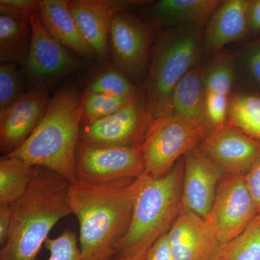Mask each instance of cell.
I'll list each match as a JSON object with an SVG mask.
<instances>
[{
  "mask_svg": "<svg viewBox=\"0 0 260 260\" xmlns=\"http://www.w3.org/2000/svg\"><path fill=\"white\" fill-rule=\"evenodd\" d=\"M245 178L246 184L260 214V156L246 174Z\"/></svg>",
  "mask_w": 260,
  "mask_h": 260,
  "instance_id": "obj_31",
  "label": "cell"
},
{
  "mask_svg": "<svg viewBox=\"0 0 260 260\" xmlns=\"http://www.w3.org/2000/svg\"><path fill=\"white\" fill-rule=\"evenodd\" d=\"M199 148L229 174L246 175L260 156V140L229 123L208 133Z\"/></svg>",
  "mask_w": 260,
  "mask_h": 260,
  "instance_id": "obj_14",
  "label": "cell"
},
{
  "mask_svg": "<svg viewBox=\"0 0 260 260\" xmlns=\"http://www.w3.org/2000/svg\"><path fill=\"white\" fill-rule=\"evenodd\" d=\"M44 247L49 251L48 260H84L75 232L66 229L56 238H48Z\"/></svg>",
  "mask_w": 260,
  "mask_h": 260,
  "instance_id": "obj_29",
  "label": "cell"
},
{
  "mask_svg": "<svg viewBox=\"0 0 260 260\" xmlns=\"http://www.w3.org/2000/svg\"><path fill=\"white\" fill-rule=\"evenodd\" d=\"M17 66L14 63H1L0 65V112L27 91Z\"/></svg>",
  "mask_w": 260,
  "mask_h": 260,
  "instance_id": "obj_28",
  "label": "cell"
},
{
  "mask_svg": "<svg viewBox=\"0 0 260 260\" xmlns=\"http://www.w3.org/2000/svg\"><path fill=\"white\" fill-rule=\"evenodd\" d=\"M39 5V0H1L0 11L30 18L32 15L38 13Z\"/></svg>",
  "mask_w": 260,
  "mask_h": 260,
  "instance_id": "obj_30",
  "label": "cell"
},
{
  "mask_svg": "<svg viewBox=\"0 0 260 260\" xmlns=\"http://www.w3.org/2000/svg\"><path fill=\"white\" fill-rule=\"evenodd\" d=\"M84 95L73 86L60 89L49 101L36 129L9 156L78 182L77 149L83 124Z\"/></svg>",
  "mask_w": 260,
  "mask_h": 260,
  "instance_id": "obj_2",
  "label": "cell"
},
{
  "mask_svg": "<svg viewBox=\"0 0 260 260\" xmlns=\"http://www.w3.org/2000/svg\"><path fill=\"white\" fill-rule=\"evenodd\" d=\"M32 29L30 18L0 11V61L23 66L28 56Z\"/></svg>",
  "mask_w": 260,
  "mask_h": 260,
  "instance_id": "obj_21",
  "label": "cell"
},
{
  "mask_svg": "<svg viewBox=\"0 0 260 260\" xmlns=\"http://www.w3.org/2000/svg\"><path fill=\"white\" fill-rule=\"evenodd\" d=\"M234 78L235 60L232 56H215L203 70L204 119L208 133L228 123Z\"/></svg>",
  "mask_w": 260,
  "mask_h": 260,
  "instance_id": "obj_17",
  "label": "cell"
},
{
  "mask_svg": "<svg viewBox=\"0 0 260 260\" xmlns=\"http://www.w3.org/2000/svg\"><path fill=\"white\" fill-rule=\"evenodd\" d=\"M209 260H260V214L240 235L220 244Z\"/></svg>",
  "mask_w": 260,
  "mask_h": 260,
  "instance_id": "obj_24",
  "label": "cell"
},
{
  "mask_svg": "<svg viewBox=\"0 0 260 260\" xmlns=\"http://www.w3.org/2000/svg\"><path fill=\"white\" fill-rule=\"evenodd\" d=\"M203 42L199 24L172 27L158 38L151 53L143 92L151 125L172 114L174 89L198 63Z\"/></svg>",
  "mask_w": 260,
  "mask_h": 260,
  "instance_id": "obj_5",
  "label": "cell"
},
{
  "mask_svg": "<svg viewBox=\"0 0 260 260\" xmlns=\"http://www.w3.org/2000/svg\"><path fill=\"white\" fill-rule=\"evenodd\" d=\"M112 260H133V259H126V258L121 257V256H114V259H113Z\"/></svg>",
  "mask_w": 260,
  "mask_h": 260,
  "instance_id": "obj_36",
  "label": "cell"
},
{
  "mask_svg": "<svg viewBox=\"0 0 260 260\" xmlns=\"http://www.w3.org/2000/svg\"><path fill=\"white\" fill-rule=\"evenodd\" d=\"M247 20L250 30H260V0L249 1Z\"/></svg>",
  "mask_w": 260,
  "mask_h": 260,
  "instance_id": "obj_35",
  "label": "cell"
},
{
  "mask_svg": "<svg viewBox=\"0 0 260 260\" xmlns=\"http://www.w3.org/2000/svg\"><path fill=\"white\" fill-rule=\"evenodd\" d=\"M87 91L108 96L123 98L135 95L138 90L134 83L119 70H107L98 75Z\"/></svg>",
  "mask_w": 260,
  "mask_h": 260,
  "instance_id": "obj_26",
  "label": "cell"
},
{
  "mask_svg": "<svg viewBox=\"0 0 260 260\" xmlns=\"http://www.w3.org/2000/svg\"><path fill=\"white\" fill-rule=\"evenodd\" d=\"M222 3L220 0H160L149 5L143 13L152 23L166 26L203 25Z\"/></svg>",
  "mask_w": 260,
  "mask_h": 260,
  "instance_id": "obj_20",
  "label": "cell"
},
{
  "mask_svg": "<svg viewBox=\"0 0 260 260\" xmlns=\"http://www.w3.org/2000/svg\"><path fill=\"white\" fill-rule=\"evenodd\" d=\"M83 124H90L107 117L119 111L135 95L129 97L116 98L108 95L84 92Z\"/></svg>",
  "mask_w": 260,
  "mask_h": 260,
  "instance_id": "obj_27",
  "label": "cell"
},
{
  "mask_svg": "<svg viewBox=\"0 0 260 260\" xmlns=\"http://www.w3.org/2000/svg\"><path fill=\"white\" fill-rule=\"evenodd\" d=\"M149 3L142 0H71L69 8L98 59L107 61L110 55L109 34L114 15L143 8Z\"/></svg>",
  "mask_w": 260,
  "mask_h": 260,
  "instance_id": "obj_12",
  "label": "cell"
},
{
  "mask_svg": "<svg viewBox=\"0 0 260 260\" xmlns=\"http://www.w3.org/2000/svg\"><path fill=\"white\" fill-rule=\"evenodd\" d=\"M203 70L197 63L177 84L172 95V114L205 126Z\"/></svg>",
  "mask_w": 260,
  "mask_h": 260,
  "instance_id": "obj_22",
  "label": "cell"
},
{
  "mask_svg": "<svg viewBox=\"0 0 260 260\" xmlns=\"http://www.w3.org/2000/svg\"><path fill=\"white\" fill-rule=\"evenodd\" d=\"M208 133L205 126L174 114L155 121L142 144L145 172L152 178L166 175L186 154L199 148Z\"/></svg>",
  "mask_w": 260,
  "mask_h": 260,
  "instance_id": "obj_6",
  "label": "cell"
},
{
  "mask_svg": "<svg viewBox=\"0 0 260 260\" xmlns=\"http://www.w3.org/2000/svg\"><path fill=\"white\" fill-rule=\"evenodd\" d=\"M150 125L144 95L138 91L129 103L112 115L82 124L80 138L97 144L140 145Z\"/></svg>",
  "mask_w": 260,
  "mask_h": 260,
  "instance_id": "obj_11",
  "label": "cell"
},
{
  "mask_svg": "<svg viewBox=\"0 0 260 260\" xmlns=\"http://www.w3.org/2000/svg\"><path fill=\"white\" fill-rule=\"evenodd\" d=\"M78 181L104 184L145 174L143 145H102L80 140L76 155Z\"/></svg>",
  "mask_w": 260,
  "mask_h": 260,
  "instance_id": "obj_7",
  "label": "cell"
},
{
  "mask_svg": "<svg viewBox=\"0 0 260 260\" xmlns=\"http://www.w3.org/2000/svg\"><path fill=\"white\" fill-rule=\"evenodd\" d=\"M150 177L104 183L70 184L68 203L79 223L84 260H112L131 223L135 202Z\"/></svg>",
  "mask_w": 260,
  "mask_h": 260,
  "instance_id": "obj_1",
  "label": "cell"
},
{
  "mask_svg": "<svg viewBox=\"0 0 260 260\" xmlns=\"http://www.w3.org/2000/svg\"><path fill=\"white\" fill-rule=\"evenodd\" d=\"M246 66L251 78L260 86V41L248 51Z\"/></svg>",
  "mask_w": 260,
  "mask_h": 260,
  "instance_id": "obj_32",
  "label": "cell"
},
{
  "mask_svg": "<svg viewBox=\"0 0 260 260\" xmlns=\"http://www.w3.org/2000/svg\"><path fill=\"white\" fill-rule=\"evenodd\" d=\"M184 169L183 158L166 175L147 181L135 202L129 229L116 246V256L143 260L169 232L181 210Z\"/></svg>",
  "mask_w": 260,
  "mask_h": 260,
  "instance_id": "obj_4",
  "label": "cell"
},
{
  "mask_svg": "<svg viewBox=\"0 0 260 260\" xmlns=\"http://www.w3.org/2000/svg\"><path fill=\"white\" fill-rule=\"evenodd\" d=\"M70 186L64 177L37 167L26 192L11 205L9 236L0 260H37L51 229L72 214Z\"/></svg>",
  "mask_w": 260,
  "mask_h": 260,
  "instance_id": "obj_3",
  "label": "cell"
},
{
  "mask_svg": "<svg viewBox=\"0 0 260 260\" xmlns=\"http://www.w3.org/2000/svg\"><path fill=\"white\" fill-rule=\"evenodd\" d=\"M184 162L181 208L206 218L219 182L226 173L199 148L186 154Z\"/></svg>",
  "mask_w": 260,
  "mask_h": 260,
  "instance_id": "obj_15",
  "label": "cell"
},
{
  "mask_svg": "<svg viewBox=\"0 0 260 260\" xmlns=\"http://www.w3.org/2000/svg\"><path fill=\"white\" fill-rule=\"evenodd\" d=\"M11 205L0 206V246L6 244L11 225Z\"/></svg>",
  "mask_w": 260,
  "mask_h": 260,
  "instance_id": "obj_34",
  "label": "cell"
},
{
  "mask_svg": "<svg viewBox=\"0 0 260 260\" xmlns=\"http://www.w3.org/2000/svg\"><path fill=\"white\" fill-rule=\"evenodd\" d=\"M247 0L223 1L209 19L203 32V49L218 52L243 39L249 32Z\"/></svg>",
  "mask_w": 260,
  "mask_h": 260,
  "instance_id": "obj_19",
  "label": "cell"
},
{
  "mask_svg": "<svg viewBox=\"0 0 260 260\" xmlns=\"http://www.w3.org/2000/svg\"><path fill=\"white\" fill-rule=\"evenodd\" d=\"M167 234L151 246L143 260H175L168 242Z\"/></svg>",
  "mask_w": 260,
  "mask_h": 260,
  "instance_id": "obj_33",
  "label": "cell"
},
{
  "mask_svg": "<svg viewBox=\"0 0 260 260\" xmlns=\"http://www.w3.org/2000/svg\"><path fill=\"white\" fill-rule=\"evenodd\" d=\"M30 22L31 41L23 67L24 75L31 85L49 88L63 77L88 66V60L68 50L48 32L38 13L30 17Z\"/></svg>",
  "mask_w": 260,
  "mask_h": 260,
  "instance_id": "obj_9",
  "label": "cell"
},
{
  "mask_svg": "<svg viewBox=\"0 0 260 260\" xmlns=\"http://www.w3.org/2000/svg\"><path fill=\"white\" fill-rule=\"evenodd\" d=\"M228 123L260 140V96L237 93L231 98Z\"/></svg>",
  "mask_w": 260,
  "mask_h": 260,
  "instance_id": "obj_25",
  "label": "cell"
},
{
  "mask_svg": "<svg viewBox=\"0 0 260 260\" xmlns=\"http://www.w3.org/2000/svg\"><path fill=\"white\" fill-rule=\"evenodd\" d=\"M154 37L153 28L127 12L116 13L109 34V49L118 70L140 81L148 72Z\"/></svg>",
  "mask_w": 260,
  "mask_h": 260,
  "instance_id": "obj_10",
  "label": "cell"
},
{
  "mask_svg": "<svg viewBox=\"0 0 260 260\" xmlns=\"http://www.w3.org/2000/svg\"><path fill=\"white\" fill-rule=\"evenodd\" d=\"M38 15L48 32L68 50L88 61L98 59L72 15L68 0H39Z\"/></svg>",
  "mask_w": 260,
  "mask_h": 260,
  "instance_id": "obj_18",
  "label": "cell"
},
{
  "mask_svg": "<svg viewBox=\"0 0 260 260\" xmlns=\"http://www.w3.org/2000/svg\"><path fill=\"white\" fill-rule=\"evenodd\" d=\"M259 214L245 175L226 173L219 182L205 219L223 244L240 235Z\"/></svg>",
  "mask_w": 260,
  "mask_h": 260,
  "instance_id": "obj_8",
  "label": "cell"
},
{
  "mask_svg": "<svg viewBox=\"0 0 260 260\" xmlns=\"http://www.w3.org/2000/svg\"><path fill=\"white\" fill-rule=\"evenodd\" d=\"M167 237L175 260H209L220 244L206 219L183 208Z\"/></svg>",
  "mask_w": 260,
  "mask_h": 260,
  "instance_id": "obj_16",
  "label": "cell"
},
{
  "mask_svg": "<svg viewBox=\"0 0 260 260\" xmlns=\"http://www.w3.org/2000/svg\"><path fill=\"white\" fill-rule=\"evenodd\" d=\"M37 167L21 159L3 155L0 159V206L12 205L26 192Z\"/></svg>",
  "mask_w": 260,
  "mask_h": 260,
  "instance_id": "obj_23",
  "label": "cell"
},
{
  "mask_svg": "<svg viewBox=\"0 0 260 260\" xmlns=\"http://www.w3.org/2000/svg\"><path fill=\"white\" fill-rule=\"evenodd\" d=\"M49 88L30 85L27 91L0 112V150L3 155L21 146L44 115L49 103Z\"/></svg>",
  "mask_w": 260,
  "mask_h": 260,
  "instance_id": "obj_13",
  "label": "cell"
}]
</instances>
